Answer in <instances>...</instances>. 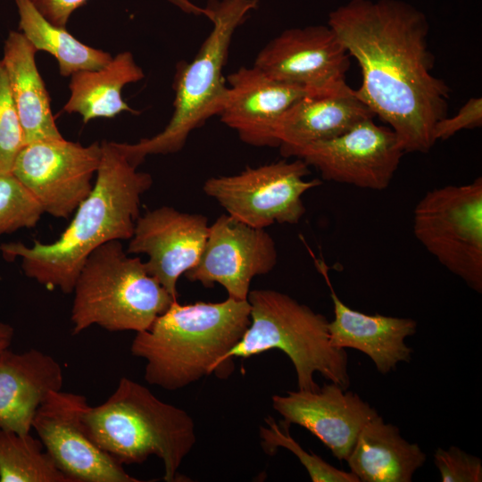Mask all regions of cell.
<instances>
[{"mask_svg":"<svg viewBox=\"0 0 482 482\" xmlns=\"http://www.w3.org/2000/svg\"><path fill=\"white\" fill-rule=\"evenodd\" d=\"M404 153L395 131L370 118L338 137L299 149L293 157L316 168L325 180L380 191L390 185Z\"/></svg>","mask_w":482,"mask_h":482,"instance_id":"obj_11","label":"cell"},{"mask_svg":"<svg viewBox=\"0 0 482 482\" xmlns=\"http://www.w3.org/2000/svg\"><path fill=\"white\" fill-rule=\"evenodd\" d=\"M253 65L278 81L327 95L350 87L349 54L328 25L289 29L270 40Z\"/></svg>","mask_w":482,"mask_h":482,"instance_id":"obj_13","label":"cell"},{"mask_svg":"<svg viewBox=\"0 0 482 482\" xmlns=\"http://www.w3.org/2000/svg\"><path fill=\"white\" fill-rule=\"evenodd\" d=\"M45 213L25 186L12 173H0V236L34 228Z\"/></svg>","mask_w":482,"mask_h":482,"instance_id":"obj_27","label":"cell"},{"mask_svg":"<svg viewBox=\"0 0 482 482\" xmlns=\"http://www.w3.org/2000/svg\"><path fill=\"white\" fill-rule=\"evenodd\" d=\"M229 87L220 120L241 141L257 147H278V126L286 112L309 93L274 79L254 65L240 67L227 78Z\"/></svg>","mask_w":482,"mask_h":482,"instance_id":"obj_17","label":"cell"},{"mask_svg":"<svg viewBox=\"0 0 482 482\" xmlns=\"http://www.w3.org/2000/svg\"><path fill=\"white\" fill-rule=\"evenodd\" d=\"M37 11L53 25L66 28L72 12L87 0H30Z\"/></svg>","mask_w":482,"mask_h":482,"instance_id":"obj_31","label":"cell"},{"mask_svg":"<svg viewBox=\"0 0 482 482\" xmlns=\"http://www.w3.org/2000/svg\"><path fill=\"white\" fill-rule=\"evenodd\" d=\"M375 117L351 87L334 94L306 95L279 120L277 136L280 154L293 157L310 144L338 137L359 122Z\"/></svg>","mask_w":482,"mask_h":482,"instance_id":"obj_20","label":"cell"},{"mask_svg":"<svg viewBox=\"0 0 482 482\" xmlns=\"http://www.w3.org/2000/svg\"><path fill=\"white\" fill-rule=\"evenodd\" d=\"M101 155L99 142L84 146L63 137L35 141L21 148L12 173L44 212L67 219L90 194Z\"/></svg>","mask_w":482,"mask_h":482,"instance_id":"obj_10","label":"cell"},{"mask_svg":"<svg viewBox=\"0 0 482 482\" xmlns=\"http://www.w3.org/2000/svg\"><path fill=\"white\" fill-rule=\"evenodd\" d=\"M482 125V99L481 97L470 98L458 111L448 118L447 116L437 121L434 136L436 141L445 140L462 129H470Z\"/></svg>","mask_w":482,"mask_h":482,"instance_id":"obj_30","label":"cell"},{"mask_svg":"<svg viewBox=\"0 0 482 482\" xmlns=\"http://www.w3.org/2000/svg\"><path fill=\"white\" fill-rule=\"evenodd\" d=\"M257 0H211L204 12L213 28L194 60L178 64L174 77V112L164 129L135 144L117 143L133 165L137 167L147 155L169 154L180 151L190 133L207 120L220 115L228 87L222 74L229 49L237 28Z\"/></svg>","mask_w":482,"mask_h":482,"instance_id":"obj_6","label":"cell"},{"mask_svg":"<svg viewBox=\"0 0 482 482\" xmlns=\"http://www.w3.org/2000/svg\"><path fill=\"white\" fill-rule=\"evenodd\" d=\"M84 395L53 391L37 408L32 427L57 468L71 482H139L89 436Z\"/></svg>","mask_w":482,"mask_h":482,"instance_id":"obj_12","label":"cell"},{"mask_svg":"<svg viewBox=\"0 0 482 482\" xmlns=\"http://www.w3.org/2000/svg\"><path fill=\"white\" fill-rule=\"evenodd\" d=\"M345 461L360 482H410L426 454L378 414L364 426Z\"/></svg>","mask_w":482,"mask_h":482,"instance_id":"obj_22","label":"cell"},{"mask_svg":"<svg viewBox=\"0 0 482 482\" xmlns=\"http://www.w3.org/2000/svg\"><path fill=\"white\" fill-rule=\"evenodd\" d=\"M24 145L22 128L0 60V173L12 172Z\"/></svg>","mask_w":482,"mask_h":482,"instance_id":"obj_28","label":"cell"},{"mask_svg":"<svg viewBox=\"0 0 482 482\" xmlns=\"http://www.w3.org/2000/svg\"><path fill=\"white\" fill-rule=\"evenodd\" d=\"M63 373L51 355L31 348L0 354V428L29 433L35 413L53 391L62 390Z\"/></svg>","mask_w":482,"mask_h":482,"instance_id":"obj_19","label":"cell"},{"mask_svg":"<svg viewBox=\"0 0 482 482\" xmlns=\"http://www.w3.org/2000/svg\"><path fill=\"white\" fill-rule=\"evenodd\" d=\"M278 252L265 229L254 228L227 214L209 227L197 264L184 276L204 287L222 286L228 297L247 300L252 279L273 270Z\"/></svg>","mask_w":482,"mask_h":482,"instance_id":"obj_14","label":"cell"},{"mask_svg":"<svg viewBox=\"0 0 482 482\" xmlns=\"http://www.w3.org/2000/svg\"><path fill=\"white\" fill-rule=\"evenodd\" d=\"M96 180L75 215L53 243L37 240L2 244L4 259L20 258L25 275L48 289L71 294L86 260L96 248L112 240H129L140 216L141 196L153 184L149 173L137 171L117 142L103 140Z\"/></svg>","mask_w":482,"mask_h":482,"instance_id":"obj_2","label":"cell"},{"mask_svg":"<svg viewBox=\"0 0 482 482\" xmlns=\"http://www.w3.org/2000/svg\"><path fill=\"white\" fill-rule=\"evenodd\" d=\"M83 422L91 439L121 465L157 456L167 482L178 480V470L196 441L194 420L185 410L129 378H120L104 403L87 405Z\"/></svg>","mask_w":482,"mask_h":482,"instance_id":"obj_4","label":"cell"},{"mask_svg":"<svg viewBox=\"0 0 482 482\" xmlns=\"http://www.w3.org/2000/svg\"><path fill=\"white\" fill-rule=\"evenodd\" d=\"M13 333V328L11 325L0 320V354L10 348Z\"/></svg>","mask_w":482,"mask_h":482,"instance_id":"obj_32","label":"cell"},{"mask_svg":"<svg viewBox=\"0 0 482 482\" xmlns=\"http://www.w3.org/2000/svg\"><path fill=\"white\" fill-rule=\"evenodd\" d=\"M72 293L73 335L93 325L108 331L146 330L177 300L148 273L139 257L129 256L120 240L90 253Z\"/></svg>","mask_w":482,"mask_h":482,"instance_id":"obj_7","label":"cell"},{"mask_svg":"<svg viewBox=\"0 0 482 482\" xmlns=\"http://www.w3.org/2000/svg\"><path fill=\"white\" fill-rule=\"evenodd\" d=\"M37 50L21 31L9 32L1 60L21 121L24 143L59 139L50 98L36 65Z\"/></svg>","mask_w":482,"mask_h":482,"instance_id":"obj_21","label":"cell"},{"mask_svg":"<svg viewBox=\"0 0 482 482\" xmlns=\"http://www.w3.org/2000/svg\"><path fill=\"white\" fill-rule=\"evenodd\" d=\"M315 262L330 289L334 306V319L328 326L331 345L365 353L382 374L395 370L399 362H409L413 351L404 340L416 333L417 322L410 318L370 315L351 309L331 287L324 262Z\"/></svg>","mask_w":482,"mask_h":482,"instance_id":"obj_18","label":"cell"},{"mask_svg":"<svg viewBox=\"0 0 482 482\" xmlns=\"http://www.w3.org/2000/svg\"><path fill=\"white\" fill-rule=\"evenodd\" d=\"M15 4L20 17L19 31L37 51H46L55 57L62 76L99 70L112 61L109 53L87 46L65 29L50 23L30 0H15Z\"/></svg>","mask_w":482,"mask_h":482,"instance_id":"obj_24","label":"cell"},{"mask_svg":"<svg viewBox=\"0 0 482 482\" xmlns=\"http://www.w3.org/2000/svg\"><path fill=\"white\" fill-rule=\"evenodd\" d=\"M144 77L132 54L120 53L104 68L71 75V96L63 110L80 114L84 123L96 118H112L122 112L137 113L122 100L121 90Z\"/></svg>","mask_w":482,"mask_h":482,"instance_id":"obj_23","label":"cell"},{"mask_svg":"<svg viewBox=\"0 0 482 482\" xmlns=\"http://www.w3.org/2000/svg\"><path fill=\"white\" fill-rule=\"evenodd\" d=\"M250 324L239 342L221 359L219 366L232 364L233 358H249L278 349L292 362L298 389L317 391L314 374L347 389L350 385L345 349L331 345L327 318L287 294L272 289L250 290Z\"/></svg>","mask_w":482,"mask_h":482,"instance_id":"obj_5","label":"cell"},{"mask_svg":"<svg viewBox=\"0 0 482 482\" xmlns=\"http://www.w3.org/2000/svg\"><path fill=\"white\" fill-rule=\"evenodd\" d=\"M249 324L247 300L188 304L176 300L148 329L137 332L130 351L145 361L148 384L178 390L218 372L221 359Z\"/></svg>","mask_w":482,"mask_h":482,"instance_id":"obj_3","label":"cell"},{"mask_svg":"<svg viewBox=\"0 0 482 482\" xmlns=\"http://www.w3.org/2000/svg\"><path fill=\"white\" fill-rule=\"evenodd\" d=\"M434 461L443 482L482 481L480 458L469 454L456 446L448 449L437 448Z\"/></svg>","mask_w":482,"mask_h":482,"instance_id":"obj_29","label":"cell"},{"mask_svg":"<svg viewBox=\"0 0 482 482\" xmlns=\"http://www.w3.org/2000/svg\"><path fill=\"white\" fill-rule=\"evenodd\" d=\"M209 227L202 214L162 206L137 218L126 252L146 254L148 273L178 300V280L197 264Z\"/></svg>","mask_w":482,"mask_h":482,"instance_id":"obj_15","label":"cell"},{"mask_svg":"<svg viewBox=\"0 0 482 482\" xmlns=\"http://www.w3.org/2000/svg\"><path fill=\"white\" fill-rule=\"evenodd\" d=\"M0 482H71L29 433L0 428Z\"/></svg>","mask_w":482,"mask_h":482,"instance_id":"obj_25","label":"cell"},{"mask_svg":"<svg viewBox=\"0 0 482 482\" xmlns=\"http://www.w3.org/2000/svg\"><path fill=\"white\" fill-rule=\"evenodd\" d=\"M328 25L361 67L356 96L405 153H428L436 124L447 116L450 88L432 73L426 15L402 0H350L329 12Z\"/></svg>","mask_w":482,"mask_h":482,"instance_id":"obj_1","label":"cell"},{"mask_svg":"<svg viewBox=\"0 0 482 482\" xmlns=\"http://www.w3.org/2000/svg\"><path fill=\"white\" fill-rule=\"evenodd\" d=\"M266 423L268 427L260 429V437L268 454L274 453L278 447L288 449L304 466L312 482H360L351 471L338 470L315 453L304 451L290 436L289 425L282 421L280 428L271 417L266 419Z\"/></svg>","mask_w":482,"mask_h":482,"instance_id":"obj_26","label":"cell"},{"mask_svg":"<svg viewBox=\"0 0 482 482\" xmlns=\"http://www.w3.org/2000/svg\"><path fill=\"white\" fill-rule=\"evenodd\" d=\"M413 234L445 268L482 292V178L428 191L413 211Z\"/></svg>","mask_w":482,"mask_h":482,"instance_id":"obj_8","label":"cell"},{"mask_svg":"<svg viewBox=\"0 0 482 482\" xmlns=\"http://www.w3.org/2000/svg\"><path fill=\"white\" fill-rule=\"evenodd\" d=\"M309 168L299 158L246 167L238 174L208 179L203 190L229 215L252 227L296 224L306 211L303 194L321 184L305 179Z\"/></svg>","mask_w":482,"mask_h":482,"instance_id":"obj_9","label":"cell"},{"mask_svg":"<svg viewBox=\"0 0 482 482\" xmlns=\"http://www.w3.org/2000/svg\"><path fill=\"white\" fill-rule=\"evenodd\" d=\"M330 382L319 390L274 395L272 407L284 423L297 424L318 437L339 461L346 460L364 426L378 415L357 394Z\"/></svg>","mask_w":482,"mask_h":482,"instance_id":"obj_16","label":"cell"}]
</instances>
